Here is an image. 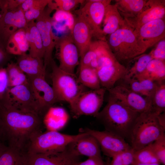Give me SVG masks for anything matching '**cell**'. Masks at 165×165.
Instances as JSON below:
<instances>
[{
    "instance_id": "obj_1",
    "label": "cell",
    "mask_w": 165,
    "mask_h": 165,
    "mask_svg": "<svg viewBox=\"0 0 165 165\" xmlns=\"http://www.w3.org/2000/svg\"><path fill=\"white\" fill-rule=\"evenodd\" d=\"M7 146L19 154L27 152L32 138L42 132L44 123L39 114L0 107Z\"/></svg>"
},
{
    "instance_id": "obj_2",
    "label": "cell",
    "mask_w": 165,
    "mask_h": 165,
    "mask_svg": "<svg viewBox=\"0 0 165 165\" xmlns=\"http://www.w3.org/2000/svg\"><path fill=\"white\" fill-rule=\"evenodd\" d=\"M140 113L109 95L108 102L95 117L105 130L129 139L133 126Z\"/></svg>"
},
{
    "instance_id": "obj_3",
    "label": "cell",
    "mask_w": 165,
    "mask_h": 165,
    "mask_svg": "<svg viewBox=\"0 0 165 165\" xmlns=\"http://www.w3.org/2000/svg\"><path fill=\"white\" fill-rule=\"evenodd\" d=\"M165 129L152 111L140 113L130 134V145L134 151L139 150L165 135Z\"/></svg>"
},
{
    "instance_id": "obj_4",
    "label": "cell",
    "mask_w": 165,
    "mask_h": 165,
    "mask_svg": "<svg viewBox=\"0 0 165 165\" xmlns=\"http://www.w3.org/2000/svg\"><path fill=\"white\" fill-rule=\"evenodd\" d=\"M86 134L83 131L73 135L54 130L41 132L32 138L26 153L47 155H55L64 151L70 144Z\"/></svg>"
},
{
    "instance_id": "obj_5",
    "label": "cell",
    "mask_w": 165,
    "mask_h": 165,
    "mask_svg": "<svg viewBox=\"0 0 165 165\" xmlns=\"http://www.w3.org/2000/svg\"><path fill=\"white\" fill-rule=\"evenodd\" d=\"M107 42L117 60L122 64L142 54L133 32L129 26L108 35Z\"/></svg>"
},
{
    "instance_id": "obj_6",
    "label": "cell",
    "mask_w": 165,
    "mask_h": 165,
    "mask_svg": "<svg viewBox=\"0 0 165 165\" xmlns=\"http://www.w3.org/2000/svg\"><path fill=\"white\" fill-rule=\"evenodd\" d=\"M50 64L52 87L57 102L64 101L69 103L79 94L85 91V87L79 82L75 74L61 70L53 59Z\"/></svg>"
},
{
    "instance_id": "obj_7",
    "label": "cell",
    "mask_w": 165,
    "mask_h": 165,
    "mask_svg": "<svg viewBox=\"0 0 165 165\" xmlns=\"http://www.w3.org/2000/svg\"><path fill=\"white\" fill-rule=\"evenodd\" d=\"M0 106L41 115L29 84L9 87L1 101Z\"/></svg>"
},
{
    "instance_id": "obj_8",
    "label": "cell",
    "mask_w": 165,
    "mask_h": 165,
    "mask_svg": "<svg viewBox=\"0 0 165 165\" xmlns=\"http://www.w3.org/2000/svg\"><path fill=\"white\" fill-rule=\"evenodd\" d=\"M106 90L101 87L79 94L69 103L73 116L75 118L83 115L96 117L103 104Z\"/></svg>"
},
{
    "instance_id": "obj_9",
    "label": "cell",
    "mask_w": 165,
    "mask_h": 165,
    "mask_svg": "<svg viewBox=\"0 0 165 165\" xmlns=\"http://www.w3.org/2000/svg\"><path fill=\"white\" fill-rule=\"evenodd\" d=\"M76 11L87 23L92 31L93 36L97 40L107 41L103 34L101 24L107 6L111 4L110 0H89Z\"/></svg>"
},
{
    "instance_id": "obj_10",
    "label": "cell",
    "mask_w": 165,
    "mask_h": 165,
    "mask_svg": "<svg viewBox=\"0 0 165 165\" xmlns=\"http://www.w3.org/2000/svg\"><path fill=\"white\" fill-rule=\"evenodd\" d=\"M142 54L149 48L165 38V19L154 20L133 30Z\"/></svg>"
},
{
    "instance_id": "obj_11",
    "label": "cell",
    "mask_w": 165,
    "mask_h": 165,
    "mask_svg": "<svg viewBox=\"0 0 165 165\" xmlns=\"http://www.w3.org/2000/svg\"><path fill=\"white\" fill-rule=\"evenodd\" d=\"M48 6L35 22L40 35L45 50L43 61L46 68L53 59L52 53L58 38L55 37L53 31L50 16L51 13L54 10L49 5Z\"/></svg>"
},
{
    "instance_id": "obj_12",
    "label": "cell",
    "mask_w": 165,
    "mask_h": 165,
    "mask_svg": "<svg viewBox=\"0 0 165 165\" xmlns=\"http://www.w3.org/2000/svg\"><path fill=\"white\" fill-rule=\"evenodd\" d=\"M55 47L59 61V67L66 72L75 74V68L79 64V56L71 34L57 38Z\"/></svg>"
},
{
    "instance_id": "obj_13",
    "label": "cell",
    "mask_w": 165,
    "mask_h": 165,
    "mask_svg": "<svg viewBox=\"0 0 165 165\" xmlns=\"http://www.w3.org/2000/svg\"><path fill=\"white\" fill-rule=\"evenodd\" d=\"M109 95L131 110L141 113L152 111L150 99L134 92L120 84L107 90Z\"/></svg>"
},
{
    "instance_id": "obj_14",
    "label": "cell",
    "mask_w": 165,
    "mask_h": 165,
    "mask_svg": "<svg viewBox=\"0 0 165 165\" xmlns=\"http://www.w3.org/2000/svg\"><path fill=\"white\" fill-rule=\"evenodd\" d=\"M83 131L94 137L104 154L111 158L131 148L124 138L106 130L100 131L86 128Z\"/></svg>"
},
{
    "instance_id": "obj_15",
    "label": "cell",
    "mask_w": 165,
    "mask_h": 165,
    "mask_svg": "<svg viewBox=\"0 0 165 165\" xmlns=\"http://www.w3.org/2000/svg\"><path fill=\"white\" fill-rule=\"evenodd\" d=\"M46 75L28 77L29 85L38 105L40 115L57 102L52 86L46 81Z\"/></svg>"
},
{
    "instance_id": "obj_16",
    "label": "cell",
    "mask_w": 165,
    "mask_h": 165,
    "mask_svg": "<svg viewBox=\"0 0 165 165\" xmlns=\"http://www.w3.org/2000/svg\"><path fill=\"white\" fill-rule=\"evenodd\" d=\"M26 165H72L79 161V156L75 153L69 145L63 151L56 154L25 153Z\"/></svg>"
},
{
    "instance_id": "obj_17",
    "label": "cell",
    "mask_w": 165,
    "mask_h": 165,
    "mask_svg": "<svg viewBox=\"0 0 165 165\" xmlns=\"http://www.w3.org/2000/svg\"><path fill=\"white\" fill-rule=\"evenodd\" d=\"M165 0H148L136 16L124 20L127 25L134 30L150 22L165 19Z\"/></svg>"
},
{
    "instance_id": "obj_18",
    "label": "cell",
    "mask_w": 165,
    "mask_h": 165,
    "mask_svg": "<svg viewBox=\"0 0 165 165\" xmlns=\"http://www.w3.org/2000/svg\"><path fill=\"white\" fill-rule=\"evenodd\" d=\"M24 13L20 8L12 10L2 9L0 16V39L7 42L11 35L27 25Z\"/></svg>"
},
{
    "instance_id": "obj_19",
    "label": "cell",
    "mask_w": 165,
    "mask_h": 165,
    "mask_svg": "<svg viewBox=\"0 0 165 165\" xmlns=\"http://www.w3.org/2000/svg\"><path fill=\"white\" fill-rule=\"evenodd\" d=\"M71 35L78 49L81 58L89 49L93 36L89 25L79 15H77Z\"/></svg>"
},
{
    "instance_id": "obj_20",
    "label": "cell",
    "mask_w": 165,
    "mask_h": 165,
    "mask_svg": "<svg viewBox=\"0 0 165 165\" xmlns=\"http://www.w3.org/2000/svg\"><path fill=\"white\" fill-rule=\"evenodd\" d=\"M127 70V67L120 62L96 70L101 87L106 90L113 87L123 77Z\"/></svg>"
},
{
    "instance_id": "obj_21",
    "label": "cell",
    "mask_w": 165,
    "mask_h": 165,
    "mask_svg": "<svg viewBox=\"0 0 165 165\" xmlns=\"http://www.w3.org/2000/svg\"><path fill=\"white\" fill-rule=\"evenodd\" d=\"M70 145L74 152L79 156L102 158L98 142L94 137L87 133Z\"/></svg>"
},
{
    "instance_id": "obj_22",
    "label": "cell",
    "mask_w": 165,
    "mask_h": 165,
    "mask_svg": "<svg viewBox=\"0 0 165 165\" xmlns=\"http://www.w3.org/2000/svg\"><path fill=\"white\" fill-rule=\"evenodd\" d=\"M16 63L27 77L46 75V68L42 59L25 53L19 56Z\"/></svg>"
},
{
    "instance_id": "obj_23",
    "label": "cell",
    "mask_w": 165,
    "mask_h": 165,
    "mask_svg": "<svg viewBox=\"0 0 165 165\" xmlns=\"http://www.w3.org/2000/svg\"><path fill=\"white\" fill-rule=\"evenodd\" d=\"M103 21V28L102 30L105 36L119 29L128 26L115 4H110L107 6Z\"/></svg>"
},
{
    "instance_id": "obj_24",
    "label": "cell",
    "mask_w": 165,
    "mask_h": 165,
    "mask_svg": "<svg viewBox=\"0 0 165 165\" xmlns=\"http://www.w3.org/2000/svg\"><path fill=\"white\" fill-rule=\"evenodd\" d=\"M24 28L29 45V54L34 57L44 58L45 50L40 35L35 22L32 21L28 23Z\"/></svg>"
},
{
    "instance_id": "obj_25",
    "label": "cell",
    "mask_w": 165,
    "mask_h": 165,
    "mask_svg": "<svg viewBox=\"0 0 165 165\" xmlns=\"http://www.w3.org/2000/svg\"><path fill=\"white\" fill-rule=\"evenodd\" d=\"M68 119V115L64 109L53 106L44 115L43 121L44 124L49 129L48 130L57 131L65 125Z\"/></svg>"
},
{
    "instance_id": "obj_26",
    "label": "cell",
    "mask_w": 165,
    "mask_h": 165,
    "mask_svg": "<svg viewBox=\"0 0 165 165\" xmlns=\"http://www.w3.org/2000/svg\"><path fill=\"white\" fill-rule=\"evenodd\" d=\"M29 49L24 28L20 29L12 34L6 43V51L10 54L20 56L26 53Z\"/></svg>"
},
{
    "instance_id": "obj_27",
    "label": "cell",
    "mask_w": 165,
    "mask_h": 165,
    "mask_svg": "<svg viewBox=\"0 0 165 165\" xmlns=\"http://www.w3.org/2000/svg\"><path fill=\"white\" fill-rule=\"evenodd\" d=\"M146 0H115V4L124 20L136 16L141 11Z\"/></svg>"
},
{
    "instance_id": "obj_28",
    "label": "cell",
    "mask_w": 165,
    "mask_h": 165,
    "mask_svg": "<svg viewBox=\"0 0 165 165\" xmlns=\"http://www.w3.org/2000/svg\"><path fill=\"white\" fill-rule=\"evenodd\" d=\"M134 78H147L158 82H164L165 79V61L152 59L143 72Z\"/></svg>"
},
{
    "instance_id": "obj_29",
    "label": "cell",
    "mask_w": 165,
    "mask_h": 165,
    "mask_svg": "<svg viewBox=\"0 0 165 165\" xmlns=\"http://www.w3.org/2000/svg\"><path fill=\"white\" fill-rule=\"evenodd\" d=\"M79 82L85 87L95 90L101 87L96 69L89 66H80L77 77Z\"/></svg>"
},
{
    "instance_id": "obj_30",
    "label": "cell",
    "mask_w": 165,
    "mask_h": 165,
    "mask_svg": "<svg viewBox=\"0 0 165 165\" xmlns=\"http://www.w3.org/2000/svg\"><path fill=\"white\" fill-rule=\"evenodd\" d=\"M152 59L150 53H143L135 57L131 60L134 61L133 65L130 67H127L125 74L121 80L135 78L143 72L149 62Z\"/></svg>"
},
{
    "instance_id": "obj_31",
    "label": "cell",
    "mask_w": 165,
    "mask_h": 165,
    "mask_svg": "<svg viewBox=\"0 0 165 165\" xmlns=\"http://www.w3.org/2000/svg\"><path fill=\"white\" fill-rule=\"evenodd\" d=\"M6 68L8 76L9 87L29 84L27 76L17 63H9Z\"/></svg>"
},
{
    "instance_id": "obj_32",
    "label": "cell",
    "mask_w": 165,
    "mask_h": 165,
    "mask_svg": "<svg viewBox=\"0 0 165 165\" xmlns=\"http://www.w3.org/2000/svg\"><path fill=\"white\" fill-rule=\"evenodd\" d=\"M152 111L157 115L165 110V84L164 82L160 83L150 98Z\"/></svg>"
},
{
    "instance_id": "obj_33",
    "label": "cell",
    "mask_w": 165,
    "mask_h": 165,
    "mask_svg": "<svg viewBox=\"0 0 165 165\" xmlns=\"http://www.w3.org/2000/svg\"><path fill=\"white\" fill-rule=\"evenodd\" d=\"M152 143L139 150L134 151L133 164L160 163L153 150Z\"/></svg>"
},
{
    "instance_id": "obj_34",
    "label": "cell",
    "mask_w": 165,
    "mask_h": 165,
    "mask_svg": "<svg viewBox=\"0 0 165 165\" xmlns=\"http://www.w3.org/2000/svg\"><path fill=\"white\" fill-rule=\"evenodd\" d=\"M0 165H25L23 156L8 146L0 152Z\"/></svg>"
},
{
    "instance_id": "obj_35",
    "label": "cell",
    "mask_w": 165,
    "mask_h": 165,
    "mask_svg": "<svg viewBox=\"0 0 165 165\" xmlns=\"http://www.w3.org/2000/svg\"><path fill=\"white\" fill-rule=\"evenodd\" d=\"M53 14L52 21L55 23L63 22L72 31L75 24L76 19L71 12L64 11L58 9Z\"/></svg>"
},
{
    "instance_id": "obj_36",
    "label": "cell",
    "mask_w": 165,
    "mask_h": 165,
    "mask_svg": "<svg viewBox=\"0 0 165 165\" xmlns=\"http://www.w3.org/2000/svg\"><path fill=\"white\" fill-rule=\"evenodd\" d=\"M53 1L54 10L58 9L65 12H71L79 5L83 3L84 0H55Z\"/></svg>"
},
{
    "instance_id": "obj_37",
    "label": "cell",
    "mask_w": 165,
    "mask_h": 165,
    "mask_svg": "<svg viewBox=\"0 0 165 165\" xmlns=\"http://www.w3.org/2000/svg\"><path fill=\"white\" fill-rule=\"evenodd\" d=\"M153 150L159 162L165 165V135L152 143Z\"/></svg>"
},
{
    "instance_id": "obj_38",
    "label": "cell",
    "mask_w": 165,
    "mask_h": 165,
    "mask_svg": "<svg viewBox=\"0 0 165 165\" xmlns=\"http://www.w3.org/2000/svg\"><path fill=\"white\" fill-rule=\"evenodd\" d=\"M98 41H92L89 49L81 58L80 66H89L94 61H96Z\"/></svg>"
},
{
    "instance_id": "obj_39",
    "label": "cell",
    "mask_w": 165,
    "mask_h": 165,
    "mask_svg": "<svg viewBox=\"0 0 165 165\" xmlns=\"http://www.w3.org/2000/svg\"><path fill=\"white\" fill-rule=\"evenodd\" d=\"M136 79L139 81L145 97L150 99L156 90L159 84L160 83L155 82L147 78Z\"/></svg>"
},
{
    "instance_id": "obj_40",
    "label": "cell",
    "mask_w": 165,
    "mask_h": 165,
    "mask_svg": "<svg viewBox=\"0 0 165 165\" xmlns=\"http://www.w3.org/2000/svg\"><path fill=\"white\" fill-rule=\"evenodd\" d=\"M51 0H25L19 7L24 12L34 8L45 9Z\"/></svg>"
},
{
    "instance_id": "obj_41",
    "label": "cell",
    "mask_w": 165,
    "mask_h": 165,
    "mask_svg": "<svg viewBox=\"0 0 165 165\" xmlns=\"http://www.w3.org/2000/svg\"><path fill=\"white\" fill-rule=\"evenodd\" d=\"M123 81V82L121 84L134 92L146 97L141 84L138 79L133 78Z\"/></svg>"
},
{
    "instance_id": "obj_42",
    "label": "cell",
    "mask_w": 165,
    "mask_h": 165,
    "mask_svg": "<svg viewBox=\"0 0 165 165\" xmlns=\"http://www.w3.org/2000/svg\"><path fill=\"white\" fill-rule=\"evenodd\" d=\"M152 59L165 61V39L160 41L157 43L155 48L150 52Z\"/></svg>"
},
{
    "instance_id": "obj_43",
    "label": "cell",
    "mask_w": 165,
    "mask_h": 165,
    "mask_svg": "<svg viewBox=\"0 0 165 165\" xmlns=\"http://www.w3.org/2000/svg\"><path fill=\"white\" fill-rule=\"evenodd\" d=\"M9 87L8 75L6 68H0V103Z\"/></svg>"
},
{
    "instance_id": "obj_44",
    "label": "cell",
    "mask_w": 165,
    "mask_h": 165,
    "mask_svg": "<svg viewBox=\"0 0 165 165\" xmlns=\"http://www.w3.org/2000/svg\"><path fill=\"white\" fill-rule=\"evenodd\" d=\"M45 9L34 8L30 9L24 12V15L27 24L35 20L41 14Z\"/></svg>"
},
{
    "instance_id": "obj_45",
    "label": "cell",
    "mask_w": 165,
    "mask_h": 165,
    "mask_svg": "<svg viewBox=\"0 0 165 165\" xmlns=\"http://www.w3.org/2000/svg\"><path fill=\"white\" fill-rule=\"evenodd\" d=\"M123 165H133L134 161V150L131 148L120 153Z\"/></svg>"
},
{
    "instance_id": "obj_46",
    "label": "cell",
    "mask_w": 165,
    "mask_h": 165,
    "mask_svg": "<svg viewBox=\"0 0 165 165\" xmlns=\"http://www.w3.org/2000/svg\"><path fill=\"white\" fill-rule=\"evenodd\" d=\"M72 165H106L102 160V158L89 157L86 160L82 162L79 161L74 163Z\"/></svg>"
},
{
    "instance_id": "obj_47",
    "label": "cell",
    "mask_w": 165,
    "mask_h": 165,
    "mask_svg": "<svg viewBox=\"0 0 165 165\" xmlns=\"http://www.w3.org/2000/svg\"><path fill=\"white\" fill-rule=\"evenodd\" d=\"M25 0H2L4 9L12 10L19 7Z\"/></svg>"
},
{
    "instance_id": "obj_48",
    "label": "cell",
    "mask_w": 165,
    "mask_h": 165,
    "mask_svg": "<svg viewBox=\"0 0 165 165\" xmlns=\"http://www.w3.org/2000/svg\"><path fill=\"white\" fill-rule=\"evenodd\" d=\"M5 141H6V130L0 114V142L4 143Z\"/></svg>"
},
{
    "instance_id": "obj_49",
    "label": "cell",
    "mask_w": 165,
    "mask_h": 165,
    "mask_svg": "<svg viewBox=\"0 0 165 165\" xmlns=\"http://www.w3.org/2000/svg\"><path fill=\"white\" fill-rule=\"evenodd\" d=\"M111 162L106 165H123L120 153L113 156Z\"/></svg>"
},
{
    "instance_id": "obj_50",
    "label": "cell",
    "mask_w": 165,
    "mask_h": 165,
    "mask_svg": "<svg viewBox=\"0 0 165 165\" xmlns=\"http://www.w3.org/2000/svg\"><path fill=\"white\" fill-rule=\"evenodd\" d=\"M7 53L3 48L2 43L0 42V64L6 60L7 57Z\"/></svg>"
},
{
    "instance_id": "obj_51",
    "label": "cell",
    "mask_w": 165,
    "mask_h": 165,
    "mask_svg": "<svg viewBox=\"0 0 165 165\" xmlns=\"http://www.w3.org/2000/svg\"><path fill=\"white\" fill-rule=\"evenodd\" d=\"M7 146L4 143L0 142V152L5 149Z\"/></svg>"
},
{
    "instance_id": "obj_52",
    "label": "cell",
    "mask_w": 165,
    "mask_h": 165,
    "mask_svg": "<svg viewBox=\"0 0 165 165\" xmlns=\"http://www.w3.org/2000/svg\"><path fill=\"white\" fill-rule=\"evenodd\" d=\"M160 163H154L148 164H142L139 163H134L133 165H160Z\"/></svg>"
},
{
    "instance_id": "obj_53",
    "label": "cell",
    "mask_w": 165,
    "mask_h": 165,
    "mask_svg": "<svg viewBox=\"0 0 165 165\" xmlns=\"http://www.w3.org/2000/svg\"><path fill=\"white\" fill-rule=\"evenodd\" d=\"M2 0H0V16L2 12Z\"/></svg>"
}]
</instances>
